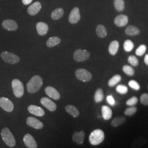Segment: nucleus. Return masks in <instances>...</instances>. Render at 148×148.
I'll use <instances>...</instances> for the list:
<instances>
[{
	"mask_svg": "<svg viewBox=\"0 0 148 148\" xmlns=\"http://www.w3.org/2000/svg\"><path fill=\"white\" fill-rule=\"evenodd\" d=\"M105 138L104 132L100 129L93 131L89 136V141L93 145H98L102 143Z\"/></svg>",
	"mask_w": 148,
	"mask_h": 148,
	"instance_id": "obj_2",
	"label": "nucleus"
},
{
	"mask_svg": "<svg viewBox=\"0 0 148 148\" xmlns=\"http://www.w3.org/2000/svg\"><path fill=\"white\" fill-rule=\"evenodd\" d=\"M121 80V76L120 75H116L112 77L109 80L108 84L109 87H114L119 83Z\"/></svg>",
	"mask_w": 148,
	"mask_h": 148,
	"instance_id": "obj_29",
	"label": "nucleus"
},
{
	"mask_svg": "<svg viewBox=\"0 0 148 148\" xmlns=\"http://www.w3.org/2000/svg\"><path fill=\"white\" fill-rule=\"evenodd\" d=\"M134 47V43L132 41L130 40H127L125 41L123 44V48L125 51L130 52L133 49Z\"/></svg>",
	"mask_w": 148,
	"mask_h": 148,
	"instance_id": "obj_32",
	"label": "nucleus"
},
{
	"mask_svg": "<svg viewBox=\"0 0 148 148\" xmlns=\"http://www.w3.org/2000/svg\"><path fill=\"white\" fill-rule=\"evenodd\" d=\"M144 62H145V64L148 66V54H147V55H145V56Z\"/></svg>",
	"mask_w": 148,
	"mask_h": 148,
	"instance_id": "obj_43",
	"label": "nucleus"
},
{
	"mask_svg": "<svg viewBox=\"0 0 148 148\" xmlns=\"http://www.w3.org/2000/svg\"><path fill=\"white\" fill-rule=\"evenodd\" d=\"M23 142L28 148H37V144L35 139L30 134H26L24 136Z\"/></svg>",
	"mask_w": 148,
	"mask_h": 148,
	"instance_id": "obj_12",
	"label": "nucleus"
},
{
	"mask_svg": "<svg viewBox=\"0 0 148 148\" xmlns=\"http://www.w3.org/2000/svg\"><path fill=\"white\" fill-rule=\"evenodd\" d=\"M45 93L50 98L57 101L60 99V95L58 91L52 86H48L45 88Z\"/></svg>",
	"mask_w": 148,
	"mask_h": 148,
	"instance_id": "obj_13",
	"label": "nucleus"
},
{
	"mask_svg": "<svg viewBox=\"0 0 148 148\" xmlns=\"http://www.w3.org/2000/svg\"><path fill=\"white\" fill-rule=\"evenodd\" d=\"M85 133L84 131H81L80 132H75L73 135L72 139L73 140L77 143L78 145L82 144L84 139H85Z\"/></svg>",
	"mask_w": 148,
	"mask_h": 148,
	"instance_id": "obj_18",
	"label": "nucleus"
},
{
	"mask_svg": "<svg viewBox=\"0 0 148 148\" xmlns=\"http://www.w3.org/2000/svg\"><path fill=\"white\" fill-rule=\"evenodd\" d=\"M140 103L144 106H148V93H143L140 98Z\"/></svg>",
	"mask_w": 148,
	"mask_h": 148,
	"instance_id": "obj_40",
	"label": "nucleus"
},
{
	"mask_svg": "<svg viewBox=\"0 0 148 148\" xmlns=\"http://www.w3.org/2000/svg\"><path fill=\"white\" fill-rule=\"evenodd\" d=\"M76 78L83 82H88L92 79V75L85 69H77L75 72Z\"/></svg>",
	"mask_w": 148,
	"mask_h": 148,
	"instance_id": "obj_5",
	"label": "nucleus"
},
{
	"mask_svg": "<svg viewBox=\"0 0 148 148\" xmlns=\"http://www.w3.org/2000/svg\"><path fill=\"white\" fill-rule=\"evenodd\" d=\"M104 99V93L101 88H98L96 90L95 95V101L96 103H100Z\"/></svg>",
	"mask_w": 148,
	"mask_h": 148,
	"instance_id": "obj_31",
	"label": "nucleus"
},
{
	"mask_svg": "<svg viewBox=\"0 0 148 148\" xmlns=\"http://www.w3.org/2000/svg\"><path fill=\"white\" fill-rule=\"evenodd\" d=\"M147 143V139L144 137L141 136L135 139L132 144V148H142Z\"/></svg>",
	"mask_w": 148,
	"mask_h": 148,
	"instance_id": "obj_19",
	"label": "nucleus"
},
{
	"mask_svg": "<svg viewBox=\"0 0 148 148\" xmlns=\"http://www.w3.org/2000/svg\"><path fill=\"white\" fill-rule=\"evenodd\" d=\"M12 86L14 95L17 98H21L24 92V86L21 81L18 79H14L12 81Z\"/></svg>",
	"mask_w": 148,
	"mask_h": 148,
	"instance_id": "obj_4",
	"label": "nucleus"
},
{
	"mask_svg": "<svg viewBox=\"0 0 148 148\" xmlns=\"http://www.w3.org/2000/svg\"><path fill=\"white\" fill-rule=\"evenodd\" d=\"M128 85L130 87H131L133 90H140V85L135 80H131L128 82Z\"/></svg>",
	"mask_w": 148,
	"mask_h": 148,
	"instance_id": "obj_38",
	"label": "nucleus"
},
{
	"mask_svg": "<svg viewBox=\"0 0 148 148\" xmlns=\"http://www.w3.org/2000/svg\"><path fill=\"white\" fill-rule=\"evenodd\" d=\"M138 99L137 97H132V98H130L128 101H126V105L128 106H135L137 104Z\"/></svg>",
	"mask_w": 148,
	"mask_h": 148,
	"instance_id": "obj_39",
	"label": "nucleus"
},
{
	"mask_svg": "<svg viewBox=\"0 0 148 148\" xmlns=\"http://www.w3.org/2000/svg\"><path fill=\"white\" fill-rule=\"evenodd\" d=\"M126 121V118L124 116H118L115 117L111 121V125L112 127H116L123 125Z\"/></svg>",
	"mask_w": 148,
	"mask_h": 148,
	"instance_id": "obj_25",
	"label": "nucleus"
},
{
	"mask_svg": "<svg viewBox=\"0 0 148 148\" xmlns=\"http://www.w3.org/2000/svg\"><path fill=\"white\" fill-rule=\"evenodd\" d=\"M40 102L43 106H45L49 111H54L57 109L56 104L48 98L43 97L41 99Z\"/></svg>",
	"mask_w": 148,
	"mask_h": 148,
	"instance_id": "obj_11",
	"label": "nucleus"
},
{
	"mask_svg": "<svg viewBox=\"0 0 148 148\" xmlns=\"http://www.w3.org/2000/svg\"><path fill=\"white\" fill-rule=\"evenodd\" d=\"M27 125L35 129L40 130L43 127V123L37 119L33 117H29L27 119Z\"/></svg>",
	"mask_w": 148,
	"mask_h": 148,
	"instance_id": "obj_9",
	"label": "nucleus"
},
{
	"mask_svg": "<svg viewBox=\"0 0 148 148\" xmlns=\"http://www.w3.org/2000/svg\"><path fill=\"white\" fill-rule=\"evenodd\" d=\"M36 30L40 35H45L48 31V26L44 22H38L36 24Z\"/></svg>",
	"mask_w": 148,
	"mask_h": 148,
	"instance_id": "obj_20",
	"label": "nucleus"
},
{
	"mask_svg": "<svg viewBox=\"0 0 148 148\" xmlns=\"http://www.w3.org/2000/svg\"><path fill=\"white\" fill-rule=\"evenodd\" d=\"M96 32L97 35L101 38H104L107 35V30L106 27L101 24H99L96 27Z\"/></svg>",
	"mask_w": 148,
	"mask_h": 148,
	"instance_id": "obj_26",
	"label": "nucleus"
},
{
	"mask_svg": "<svg viewBox=\"0 0 148 148\" xmlns=\"http://www.w3.org/2000/svg\"><path fill=\"white\" fill-rule=\"evenodd\" d=\"M42 8V5L40 2L37 1L30 5L27 8V13L30 16H35L40 12Z\"/></svg>",
	"mask_w": 148,
	"mask_h": 148,
	"instance_id": "obj_16",
	"label": "nucleus"
},
{
	"mask_svg": "<svg viewBox=\"0 0 148 148\" xmlns=\"http://www.w3.org/2000/svg\"><path fill=\"white\" fill-rule=\"evenodd\" d=\"M137 111V108L135 106H132L131 108H127L125 111H124V114L128 116H132Z\"/></svg>",
	"mask_w": 148,
	"mask_h": 148,
	"instance_id": "obj_34",
	"label": "nucleus"
},
{
	"mask_svg": "<svg viewBox=\"0 0 148 148\" xmlns=\"http://www.w3.org/2000/svg\"><path fill=\"white\" fill-rule=\"evenodd\" d=\"M2 27L8 31H15L18 29V25L16 21L11 19H7L2 23Z\"/></svg>",
	"mask_w": 148,
	"mask_h": 148,
	"instance_id": "obj_15",
	"label": "nucleus"
},
{
	"mask_svg": "<svg viewBox=\"0 0 148 148\" xmlns=\"http://www.w3.org/2000/svg\"><path fill=\"white\" fill-rule=\"evenodd\" d=\"M119 48V43L116 40L112 41L109 45V52L110 54L114 56L116 54Z\"/></svg>",
	"mask_w": 148,
	"mask_h": 148,
	"instance_id": "obj_24",
	"label": "nucleus"
},
{
	"mask_svg": "<svg viewBox=\"0 0 148 148\" xmlns=\"http://www.w3.org/2000/svg\"><path fill=\"white\" fill-rule=\"evenodd\" d=\"M0 106L7 112H12L14 109V105L10 99L5 97L0 98Z\"/></svg>",
	"mask_w": 148,
	"mask_h": 148,
	"instance_id": "obj_8",
	"label": "nucleus"
},
{
	"mask_svg": "<svg viewBox=\"0 0 148 148\" xmlns=\"http://www.w3.org/2000/svg\"><path fill=\"white\" fill-rule=\"evenodd\" d=\"M90 56V52L84 49H77L74 53V60L79 62H84L85 60H87L89 58Z\"/></svg>",
	"mask_w": 148,
	"mask_h": 148,
	"instance_id": "obj_7",
	"label": "nucleus"
},
{
	"mask_svg": "<svg viewBox=\"0 0 148 148\" xmlns=\"http://www.w3.org/2000/svg\"><path fill=\"white\" fill-rule=\"evenodd\" d=\"M114 4L117 11L122 12L124 10L125 4L123 0H114Z\"/></svg>",
	"mask_w": 148,
	"mask_h": 148,
	"instance_id": "obj_30",
	"label": "nucleus"
},
{
	"mask_svg": "<svg viewBox=\"0 0 148 148\" xmlns=\"http://www.w3.org/2000/svg\"><path fill=\"white\" fill-rule=\"evenodd\" d=\"M122 70L125 73V74L128 75V76H133L134 74L135 73L134 70L133 69V68H132L131 66L129 65H124L122 68Z\"/></svg>",
	"mask_w": 148,
	"mask_h": 148,
	"instance_id": "obj_33",
	"label": "nucleus"
},
{
	"mask_svg": "<svg viewBox=\"0 0 148 148\" xmlns=\"http://www.w3.org/2000/svg\"><path fill=\"white\" fill-rule=\"evenodd\" d=\"M2 59L7 63L14 64L19 62V57L13 53L8 52H3L1 54Z\"/></svg>",
	"mask_w": 148,
	"mask_h": 148,
	"instance_id": "obj_6",
	"label": "nucleus"
},
{
	"mask_svg": "<svg viewBox=\"0 0 148 148\" xmlns=\"http://www.w3.org/2000/svg\"><path fill=\"white\" fill-rule=\"evenodd\" d=\"M33 0H22L23 3L25 5H28L29 4L31 3Z\"/></svg>",
	"mask_w": 148,
	"mask_h": 148,
	"instance_id": "obj_42",
	"label": "nucleus"
},
{
	"mask_svg": "<svg viewBox=\"0 0 148 148\" xmlns=\"http://www.w3.org/2000/svg\"><path fill=\"white\" fill-rule=\"evenodd\" d=\"M64 10L62 8H58L53 11L51 14V18L53 20H58L61 18L64 14Z\"/></svg>",
	"mask_w": 148,
	"mask_h": 148,
	"instance_id": "obj_28",
	"label": "nucleus"
},
{
	"mask_svg": "<svg viewBox=\"0 0 148 148\" xmlns=\"http://www.w3.org/2000/svg\"><path fill=\"white\" fill-rule=\"evenodd\" d=\"M60 39L58 37L53 36L50 37L47 41V46L48 47H53L60 43Z\"/></svg>",
	"mask_w": 148,
	"mask_h": 148,
	"instance_id": "obj_27",
	"label": "nucleus"
},
{
	"mask_svg": "<svg viewBox=\"0 0 148 148\" xmlns=\"http://www.w3.org/2000/svg\"><path fill=\"white\" fill-rule=\"evenodd\" d=\"M1 135L2 140L10 147H14L16 144V139L12 133L7 127H5L1 131Z\"/></svg>",
	"mask_w": 148,
	"mask_h": 148,
	"instance_id": "obj_3",
	"label": "nucleus"
},
{
	"mask_svg": "<svg viewBox=\"0 0 148 148\" xmlns=\"http://www.w3.org/2000/svg\"><path fill=\"white\" fill-rule=\"evenodd\" d=\"M27 110L30 113L37 116H43L45 114V112L41 107L35 105H31L29 106Z\"/></svg>",
	"mask_w": 148,
	"mask_h": 148,
	"instance_id": "obj_14",
	"label": "nucleus"
},
{
	"mask_svg": "<svg viewBox=\"0 0 148 148\" xmlns=\"http://www.w3.org/2000/svg\"><path fill=\"white\" fill-rule=\"evenodd\" d=\"M117 92L121 95H125L128 92V88L127 86L123 85H118L116 88Z\"/></svg>",
	"mask_w": 148,
	"mask_h": 148,
	"instance_id": "obj_35",
	"label": "nucleus"
},
{
	"mask_svg": "<svg viewBox=\"0 0 148 148\" xmlns=\"http://www.w3.org/2000/svg\"><path fill=\"white\" fill-rule=\"evenodd\" d=\"M128 62L131 65L134 66H137L139 64V60L134 56H131L128 58Z\"/></svg>",
	"mask_w": 148,
	"mask_h": 148,
	"instance_id": "obj_37",
	"label": "nucleus"
},
{
	"mask_svg": "<svg viewBox=\"0 0 148 148\" xmlns=\"http://www.w3.org/2000/svg\"><path fill=\"white\" fill-rule=\"evenodd\" d=\"M81 19V15L79 13V8L75 7L71 11L69 16V21L71 24H76Z\"/></svg>",
	"mask_w": 148,
	"mask_h": 148,
	"instance_id": "obj_10",
	"label": "nucleus"
},
{
	"mask_svg": "<svg viewBox=\"0 0 148 148\" xmlns=\"http://www.w3.org/2000/svg\"><path fill=\"white\" fill-rule=\"evenodd\" d=\"M128 22V18L124 14H120L117 16L114 19L115 24L119 27H125Z\"/></svg>",
	"mask_w": 148,
	"mask_h": 148,
	"instance_id": "obj_17",
	"label": "nucleus"
},
{
	"mask_svg": "<svg viewBox=\"0 0 148 148\" xmlns=\"http://www.w3.org/2000/svg\"><path fill=\"white\" fill-rule=\"evenodd\" d=\"M42 85V77L38 75H35L27 84V90L30 93H35L40 90Z\"/></svg>",
	"mask_w": 148,
	"mask_h": 148,
	"instance_id": "obj_1",
	"label": "nucleus"
},
{
	"mask_svg": "<svg viewBox=\"0 0 148 148\" xmlns=\"http://www.w3.org/2000/svg\"><path fill=\"white\" fill-rule=\"evenodd\" d=\"M65 110L66 111L69 113L70 115L74 117H77L79 116V110L74 106L73 105H68L66 106L65 108Z\"/></svg>",
	"mask_w": 148,
	"mask_h": 148,
	"instance_id": "obj_23",
	"label": "nucleus"
},
{
	"mask_svg": "<svg viewBox=\"0 0 148 148\" xmlns=\"http://www.w3.org/2000/svg\"><path fill=\"white\" fill-rule=\"evenodd\" d=\"M147 51V46L145 45H142L136 51V54L138 56H142Z\"/></svg>",
	"mask_w": 148,
	"mask_h": 148,
	"instance_id": "obj_36",
	"label": "nucleus"
},
{
	"mask_svg": "<svg viewBox=\"0 0 148 148\" xmlns=\"http://www.w3.org/2000/svg\"><path fill=\"white\" fill-rule=\"evenodd\" d=\"M102 116L104 120H108L111 118L112 112L111 109L108 106H103L101 107Z\"/></svg>",
	"mask_w": 148,
	"mask_h": 148,
	"instance_id": "obj_21",
	"label": "nucleus"
},
{
	"mask_svg": "<svg viewBox=\"0 0 148 148\" xmlns=\"http://www.w3.org/2000/svg\"><path fill=\"white\" fill-rule=\"evenodd\" d=\"M106 99H107L108 102L110 104V105L114 106L115 104V100L111 95H108L106 98Z\"/></svg>",
	"mask_w": 148,
	"mask_h": 148,
	"instance_id": "obj_41",
	"label": "nucleus"
},
{
	"mask_svg": "<svg viewBox=\"0 0 148 148\" xmlns=\"http://www.w3.org/2000/svg\"><path fill=\"white\" fill-rule=\"evenodd\" d=\"M140 31L137 27L133 25H129L126 28L125 33L128 36H136L139 34Z\"/></svg>",
	"mask_w": 148,
	"mask_h": 148,
	"instance_id": "obj_22",
	"label": "nucleus"
}]
</instances>
